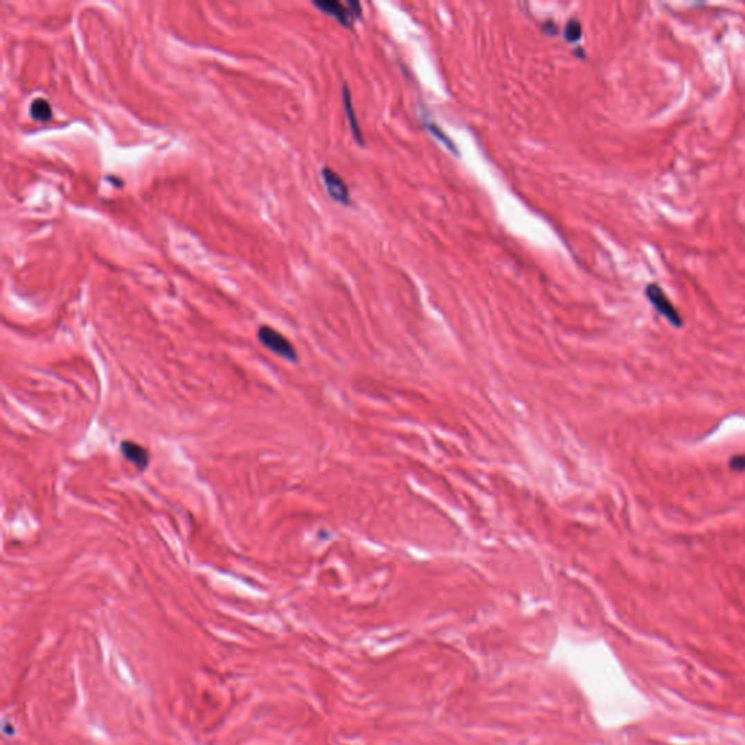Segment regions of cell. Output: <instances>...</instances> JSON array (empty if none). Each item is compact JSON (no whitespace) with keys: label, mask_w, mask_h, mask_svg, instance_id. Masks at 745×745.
Listing matches in <instances>:
<instances>
[{"label":"cell","mask_w":745,"mask_h":745,"mask_svg":"<svg viewBox=\"0 0 745 745\" xmlns=\"http://www.w3.org/2000/svg\"><path fill=\"white\" fill-rule=\"evenodd\" d=\"M541 30H543L544 34H548V35H555L557 33V28H556L555 22H546L543 25Z\"/></svg>","instance_id":"8fae6325"},{"label":"cell","mask_w":745,"mask_h":745,"mask_svg":"<svg viewBox=\"0 0 745 745\" xmlns=\"http://www.w3.org/2000/svg\"><path fill=\"white\" fill-rule=\"evenodd\" d=\"M645 294H647L649 303L655 307V310L660 314H663V316L672 326L680 327L683 325V319L680 316L679 310L674 307V305L670 302V298L663 291V289L660 287V285H658V284H649L647 287V290H645Z\"/></svg>","instance_id":"3957f363"},{"label":"cell","mask_w":745,"mask_h":745,"mask_svg":"<svg viewBox=\"0 0 745 745\" xmlns=\"http://www.w3.org/2000/svg\"><path fill=\"white\" fill-rule=\"evenodd\" d=\"M422 123H424V127L429 132V134H431L436 140H438L450 153H453L454 156H458V149L456 146V143L441 130V127L437 123L431 121L429 118H422Z\"/></svg>","instance_id":"52a82bcc"},{"label":"cell","mask_w":745,"mask_h":745,"mask_svg":"<svg viewBox=\"0 0 745 745\" xmlns=\"http://www.w3.org/2000/svg\"><path fill=\"white\" fill-rule=\"evenodd\" d=\"M582 35V26L580 21L569 19V22L565 26V39L568 42H577L581 39Z\"/></svg>","instance_id":"9c48e42d"},{"label":"cell","mask_w":745,"mask_h":745,"mask_svg":"<svg viewBox=\"0 0 745 745\" xmlns=\"http://www.w3.org/2000/svg\"><path fill=\"white\" fill-rule=\"evenodd\" d=\"M256 336H258V341H260L262 345L267 350H269L272 354H276L290 363H296L298 360L297 351L293 343L281 332H278L277 329L271 327L268 325H262L260 326V329H258Z\"/></svg>","instance_id":"6da1fadb"},{"label":"cell","mask_w":745,"mask_h":745,"mask_svg":"<svg viewBox=\"0 0 745 745\" xmlns=\"http://www.w3.org/2000/svg\"><path fill=\"white\" fill-rule=\"evenodd\" d=\"M322 179H323V183H325V188L329 194V197H331L334 201L339 203V204H343V206H348L351 203V197H350V190L347 183L343 182V179L336 174L335 170H332L331 168H322Z\"/></svg>","instance_id":"277c9868"},{"label":"cell","mask_w":745,"mask_h":745,"mask_svg":"<svg viewBox=\"0 0 745 745\" xmlns=\"http://www.w3.org/2000/svg\"><path fill=\"white\" fill-rule=\"evenodd\" d=\"M729 467L733 469L734 472H738V474H741V472H745V454L735 456V457L730 458Z\"/></svg>","instance_id":"30bf717a"},{"label":"cell","mask_w":745,"mask_h":745,"mask_svg":"<svg viewBox=\"0 0 745 745\" xmlns=\"http://www.w3.org/2000/svg\"><path fill=\"white\" fill-rule=\"evenodd\" d=\"M30 116L38 123H47L53 117V108L44 98H37L30 105Z\"/></svg>","instance_id":"ba28073f"},{"label":"cell","mask_w":745,"mask_h":745,"mask_svg":"<svg viewBox=\"0 0 745 745\" xmlns=\"http://www.w3.org/2000/svg\"><path fill=\"white\" fill-rule=\"evenodd\" d=\"M121 454L127 462H130L137 470L145 472L150 465V454L146 447L132 440H124L120 446Z\"/></svg>","instance_id":"5b68a950"},{"label":"cell","mask_w":745,"mask_h":745,"mask_svg":"<svg viewBox=\"0 0 745 745\" xmlns=\"http://www.w3.org/2000/svg\"><path fill=\"white\" fill-rule=\"evenodd\" d=\"M342 101H343V109H345L352 136H354V138H355V141L358 143V145L364 146V137H363V133H361V127H360V124H358V120H357V116H355V109H354L352 101H351V92H350L347 84L342 86Z\"/></svg>","instance_id":"8992f818"},{"label":"cell","mask_w":745,"mask_h":745,"mask_svg":"<svg viewBox=\"0 0 745 745\" xmlns=\"http://www.w3.org/2000/svg\"><path fill=\"white\" fill-rule=\"evenodd\" d=\"M313 5L326 15L335 18L341 25L348 28H351L352 24L361 17V5L360 2H355V0H348V2L322 0V2H313Z\"/></svg>","instance_id":"7a4b0ae2"}]
</instances>
